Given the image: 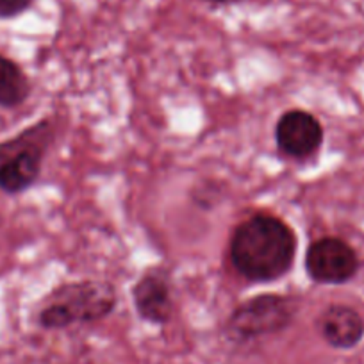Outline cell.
<instances>
[{
	"label": "cell",
	"mask_w": 364,
	"mask_h": 364,
	"mask_svg": "<svg viewBox=\"0 0 364 364\" xmlns=\"http://www.w3.org/2000/svg\"><path fill=\"white\" fill-rule=\"evenodd\" d=\"M296 236L284 220L259 213L237 223L230 236L229 257L234 269L250 282H273L291 269Z\"/></svg>",
	"instance_id": "cell-1"
},
{
	"label": "cell",
	"mask_w": 364,
	"mask_h": 364,
	"mask_svg": "<svg viewBox=\"0 0 364 364\" xmlns=\"http://www.w3.org/2000/svg\"><path fill=\"white\" fill-rule=\"evenodd\" d=\"M117 307L114 286L104 281H77L54 289L38 314L45 331H63L73 325L95 323Z\"/></svg>",
	"instance_id": "cell-2"
},
{
	"label": "cell",
	"mask_w": 364,
	"mask_h": 364,
	"mask_svg": "<svg viewBox=\"0 0 364 364\" xmlns=\"http://www.w3.org/2000/svg\"><path fill=\"white\" fill-rule=\"evenodd\" d=\"M55 138V125L40 120L0 143V191L20 195L41 175L43 161Z\"/></svg>",
	"instance_id": "cell-3"
},
{
	"label": "cell",
	"mask_w": 364,
	"mask_h": 364,
	"mask_svg": "<svg viewBox=\"0 0 364 364\" xmlns=\"http://www.w3.org/2000/svg\"><path fill=\"white\" fill-rule=\"evenodd\" d=\"M299 304L289 295L262 293L234 307L225 323V334L234 343H250L281 334L295 321Z\"/></svg>",
	"instance_id": "cell-4"
},
{
	"label": "cell",
	"mask_w": 364,
	"mask_h": 364,
	"mask_svg": "<svg viewBox=\"0 0 364 364\" xmlns=\"http://www.w3.org/2000/svg\"><path fill=\"white\" fill-rule=\"evenodd\" d=\"M304 264L316 284L343 286L357 277L360 259L355 248L343 237L323 236L309 245Z\"/></svg>",
	"instance_id": "cell-5"
},
{
	"label": "cell",
	"mask_w": 364,
	"mask_h": 364,
	"mask_svg": "<svg viewBox=\"0 0 364 364\" xmlns=\"http://www.w3.org/2000/svg\"><path fill=\"white\" fill-rule=\"evenodd\" d=\"M325 132L320 120L304 109H289L275 127V141L282 156L295 161L311 159L323 145Z\"/></svg>",
	"instance_id": "cell-6"
},
{
	"label": "cell",
	"mask_w": 364,
	"mask_h": 364,
	"mask_svg": "<svg viewBox=\"0 0 364 364\" xmlns=\"http://www.w3.org/2000/svg\"><path fill=\"white\" fill-rule=\"evenodd\" d=\"M132 302L143 321L152 325H166L173 314V296L166 272L161 268L149 269L136 281L132 288Z\"/></svg>",
	"instance_id": "cell-7"
},
{
	"label": "cell",
	"mask_w": 364,
	"mask_h": 364,
	"mask_svg": "<svg viewBox=\"0 0 364 364\" xmlns=\"http://www.w3.org/2000/svg\"><path fill=\"white\" fill-rule=\"evenodd\" d=\"M316 331L334 350H352L364 339V318L346 304L325 307L316 320Z\"/></svg>",
	"instance_id": "cell-8"
},
{
	"label": "cell",
	"mask_w": 364,
	"mask_h": 364,
	"mask_svg": "<svg viewBox=\"0 0 364 364\" xmlns=\"http://www.w3.org/2000/svg\"><path fill=\"white\" fill-rule=\"evenodd\" d=\"M31 95V82L18 63L0 54V107L15 109Z\"/></svg>",
	"instance_id": "cell-9"
},
{
	"label": "cell",
	"mask_w": 364,
	"mask_h": 364,
	"mask_svg": "<svg viewBox=\"0 0 364 364\" xmlns=\"http://www.w3.org/2000/svg\"><path fill=\"white\" fill-rule=\"evenodd\" d=\"M33 0H0V20L18 18L26 11H29Z\"/></svg>",
	"instance_id": "cell-10"
},
{
	"label": "cell",
	"mask_w": 364,
	"mask_h": 364,
	"mask_svg": "<svg viewBox=\"0 0 364 364\" xmlns=\"http://www.w3.org/2000/svg\"><path fill=\"white\" fill-rule=\"evenodd\" d=\"M200 2H205V4H209V6H229V4H232L234 0H200Z\"/></svg>",
	"instance_id": "cell-11"
}]
</instances>
